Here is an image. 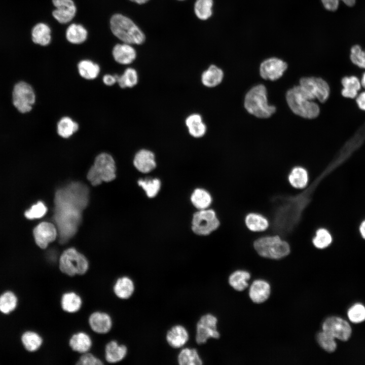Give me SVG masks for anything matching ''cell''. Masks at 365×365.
Listing matches in <instances>:
<instances>
[{"label":"cell","instance_id":"3","mask_svg":"<svg viewBox=\"0 0 365 365\" xmlns=\"http://www.w3.org/2000/svg\"><path fill=\"white\" fill-rule=\"evenodd\" d=\"M110 27L113 33L124 43L140 45L145 41V35L140 28L122 14H116L111 17Z\"/></svg>","mask_w":365,"mask_h":365},{"label":"cell","instance_id":"7","mask_svg":"<svg viewBox=\"0 0 365 365\" xmlns=\"http://www.w3.org/2000/svg\"><path fill=\"white\" fill-rule=\"evenodd\" d=\"M35 102V92L29 83L20 81L14 84L12 91V103L19 113L30 112Z\"/></svg>","mask_w":365,"mask_h":365},{"label":"cell","instance_id":"11","mask_svg":"<svg viewBox=\"0 0 365 365\" xmlns=\"http://www.w3.org/2000/svg\"><path fill=\"white\" fill-rule=\"evenodd\" d=\"M322 328V331L343 341H347L352 333L351 327L348 322L337 316L327 318L323 322Z\"/></svg>","mask_w":365,"mask_h":365},{"label":"cell","instance_id":"37","mask_svg":"<svg viewBox=\"0 0 365 365\" xmlns=\"http://www.w3.org/2000/svg\"><path fill=\"white\" fill-rule=\"evenodd\" d=\"M115 75L117 83L121 88H132L138 83V74L133 68H126L121 75Z\"/></svg>","mask_w":365,"mask_h":365},{"label":"cell","instance_id":"24","mask_svg":"<svg viewBox=\"0 0 365 365\" xmlns=\"http://www.w3.org/2000/svg\"><path fill=\"white\" fill-rule=\"evenodd\" d=\"M21 343L24 349L28 352L39 350L43 343V339L38 332L32 330L24 331L20 337Z\"/></svg>","mask_w":365,"mask_h":365},{"label":"cell","instance_id":"39","mask_svg":"<svg viewBox=\"0 0 365 365\" xmlns=\"http://www.w3.org/2000/svg\"><path fill=\"white\" fill-rule=\"evenodd\" d=\"M213 0H196L194 5V11L196 16L200 19L205 20L212 15Z\"/></svg>","mask_w":365,"mask_h":365},{"label":"cell","instance_id":"27","mask_svg":"<svg viewBox=\"0 0 365 365\" xmlns=\"http://www.w3.org/2000/svg\"><path fill=\"white\" fill-rule=\"evenodd\" d=\"M176 361L179 365H202L203 361L198 350L195 348H182L176 357Z\"/></svg>","mask_w":365,"mask_h":365},{"label":"cell","instance_id":"34","mask_svg":"<svg viewBox=\"0 0 365 365\" xmlns=\"http://www.w3.org/2000/svg\"><path fill=\"white\" fill-rule=\"evenodd\" d=\"M250 278V274L249 272L243 270H237L230 275L228 283L235 290L241 291L248 286L247 281Z\"/></svg>","mask_w":365,"mask_h":365},{"label":"cell","instance_id":"13","mask_svg":"<svg viewBox=\"0 0 365 365\" xmlns=\"http://www.w3.org/2000/svg\"><path fill=\"white\" fill-rule=\"evenodd\" d=\"M33 234L37 245L42 249H45L50 242L55 240L57 230L52 223L42 222L34 228Z\"/></svg>","mask_w":365,"mask_h":365},{"label":"cell","instance_id":"12","mask_svg":"<svg viewBox=\"0 0 365 365\" xmlns=\"http://www.w3.org/2000/svg\"><path fill=\"white\" fill-rule=\"evenodd\" d=\"M287 68V63L275 57L263 61L260 66V74L265 80L275 81L282 76Z\"/></svg>","mask_w":365,"mask_h":365},{"label":"cell","instance_id":"15","mask_svg":"<svg viewBox=\"0 0 365 365\" xmlns=\"http://www.w3.org/2000/svg\"><path fill=\"white\" fill-rule=\"evenodd\" d=\"M88 323L93 332L101 335L108 333L113 326V320L110 315L100 311H94L90 314Z\"/></svg>","mask_w":365,"mask_h":365},{"label":"cell","instance_id":"14","mask_svg":"<svg viewBox=\"0 0 365 365\" xmlns=\"http://www.w3.org/2000/svg\"><path fill=\"white\" fill-rule=\"evenodd\" d=\"M56 9L52 12L54 18L60 23H67L75 17L77 8L72 0H52Z\"/></svg>","mask_w":365,"mask_h":365},{"label":"cell","instance_id":"43","mask_svg":"<svg viewBox=\"0 0 365 365\" xmlns=\"http://www.w3.org/2000/svg\"><path fill=\"white\" fill-rule=\"evenodd\" d=\"M347 315L352 322H361L365 320V307L360 303L355 304L348 309Z\"/></svg>","mask_w":365,"mask_h":365},{"label":"cell","instance_id":"47","mask_svg":"<svg viewBox=\"0 0 365 365\" xmlns=\"http://www.w3.org/2000/svg\"><path fill=\"white\" fill-rule=\"evenodd\" d=\"M339 1H343L348 6H353L355 0H321L324 8L329 11H334L338 9Z\"/></svg>","mask_w":365,"mask_h":365},{"label":"cell","instance_id":"20","mask_svg":"<svg viewBox=\"0 0 365 365\" xmlns=\"http://www.w3.org/2000/svg\"><path fill=\"white\" fill-rule=\"evenodd\" d=\"M271 287L267 281L258 279L251 284L249 290V296L253 302L260 304L265 302L269 297Z\"/></svg>","mask_w":365,"mask_h":365},{"label":"cell","instance_id":"8","mask_svg":"<svg viewBox=\"0 0 365 365\" xmlns=\"http://www.w3.org/2000/svg\"><path fill=\"white\" fill-rule=\"evenodd\" d=\"M218 319L214 314L207 313L200 316L195 326V342L203 345L208 340L218 339L221 337L217 329Z\"/></svg>","mask_w":365,"mask_h":365},{"label":"cell","instance_id":"46","mask_svg":"<svg viewBox=\"0 0 365 365\" xmlns=\"http://www.w3.org/2000/svg\"><path fill=\"white\" fill-rule=\"evenodd\" d=\"M102 361L89 351L81 354L76 362L77 365H101Z\"/></svg>","mask_w":365,"mask_h":365},{"label":"cell","instance_id":"30","mask_svg":"<svg viewBox=\"0 0 365 365\" xmlns=\"http://www.w3.org/2000/svg\"><path fill=\"white\" fill-rule=\"evenodd\" d=\"M78 123L71 118L64 116L60 119L57 123V132L63 138H68L79 130Z\"/></svg>","mask_w":365,"mask_h":365},{"label":"cell","instance_id":"40","mask_svg":"<svg viewBox=\"0 0 365 365\" xmlns=\"http://www.w3.org/2000/svg\"><path fill=\"white\" fill-rule=\"evenodd\" d=\"M335 338L329 333L322 331L317 334L316 340L319 346L327 352H333L337 348Z\"/></svg>","mask_w":365,"mask_h":365},{"label":"cell","instance_id":"22","mask_svg":"<svg viewBox=\"0 0 365 365\" xmlns=\"http://www.w3.org/2000/svg\"><path fill=\"white\" fill-rule=\"evenodd\" d=\"M112 54L115 60L122 65L131 63L136 57L135 49L130 44H118L113 48Z\"/></svg>","mask_w":365,"mask_h":365},{"label":"cell","instance_id":"1","mask_svg":"<svg viewBox=\"0 0 365 365\" xmlns=\"http://www.w3.org/2000/svg\"><path fill=\"white\" fill-rule=\"evenodd\" d=\"M313 99L314 97L300 85L289 89L286 93V102L290 109L304 118L312 119L319 115V107Z\"/></svg>","mask_w":365,"mask_h":365},{"label":"cell","instance_id":"9","mask_svg":"<svg viewBox=\"0 0 365 365\" xmlns=\"http://www.w3.org/2000/svg\"><path fill=\"white\" fill-rule=\"evenodd\" d=\"M219 225L220 222L213 210H200L193 215L192 229L196 234L207 235L215 230Z\"/></svg>","mask_w":365,"mask_h":365},{"label":"cell","instance_id":"42","mask_svg":"<svg viewBox=\"0 0 365 365\" xmlns=\"http://www.w3.org/2000/svg\"><path fill=\"white\" fill-rule=\"evenodd\" d=\"M138 184L145 191L149 198H153L156 196L161 187V182L157 178L145 180L140 179L138 181Z\"/></svg>","mask_w":365,"mask_h":365},{"label":"cell","instance_id":"10","mask_svg":"<svg viewBox=\"0 0 365 365\" xmlns=\"http://www.w3.org/2000/svg\"><path fill=\"white\" fill-rule=\"evenodd\" d=\"M300 86L308 92L314 98L324 102L330 95V87L326 81L320 78L303 77L300 80Z\"/></svg>","mask_w":365,"mask_h":365},{"label":"cell","instance_id":"16","mask_svg":"<svg viewBox=\"0 0 365 365\" xmlns=\"http://www.w3.org/2000/svg\"><path fill=\"white\" fill-rule=\"evenodd\" d=\"M165 339L167 344L173 349L182 348L189 341L190 334L182 324H175L167 330Z\"/></svg>","mask_w":365,"mask_h":365},{"label":"cell","instance_id":"41","mask_svg":"<svg viewBox=\"0 0 365 365\" xmlns=\"http://www.w3.org/2000/svg\"><path fill=\"white\" fill-rule=\"evenodd\" d=\"M332 242V237L329 232L324 228H320L316 232L315 236L312 239V242L315 247L323 249L328 246Z\"/></svg>","mask_w":365,"mask_h":365},{"label":"cell","instance_id":"2","mask_svg":"<svg viewBox=\"0 0 365 365\" xmlns=\"http://www.w3.org/2000/svg\"><path fill=\"white\" fill-rule=\"evenodd\" d=\"M244 105L248 113L259 118H268L276 110L274 105L268 103L267 89L263 84L255 85L248 90Z\"/></svg>","mask_w":365,"mask_h":365},{"label":"cell","instance_id":"21","mask_svg":"<svg viewBox=\"0 0 365 365\" xmlns=\"http://www.w3.org/2000/svg\"><path fill=\"white\" fill-rule=\"evenodd\" d=\"M68 344L72 351L81 354L90 350L92 346V340L88 334L80 331L70 336Z\"/></svg>","mask_w":365,"mask_h":365},{"label":"cell","instance_id":"52","mask_svg":"<svg viewBox=\"0 0 365 365\" xmlns=\"http://www.w3.org/2000/svg\"><path fill=\"white\" fill-rule=\"evenodd\" d=\"M361 86L365 89V72L363 73L360 81Z\"/></svg>","mask_w":365,"mask_h":365},{"label":"cell","instance_id":"51","mask_svg":"<svg viewBox=\"0 0 365 365\" xmlns=\"http://www.w3.org/2000/svg\"><path fill=\"white\" fill-rule=\"evenodd\" d=\"M133 2L138 4H143L149 1V0H130Z\"/></svg>","mask_w":365,"mask_h":365},{"label":"cell","instance_id":"45","mask_svg":"<svg viewBox=\"0 0 365 365\" xmlns=\"http://www.w3.org/2000/svg\"><path fill=\"white\" fill-rule=\"evenodd\" d=\"M350 59L353 63L365 69V51L358 45H355L351 49Z\"/></svg>","mask_w":365,"mask_h":365},{"label":"cell","instance_id":"5","mask_svg":"<svg viewBox=\"0 0 365 365\" xmlns=\"http://www.w3.org/2000/svg\"><path fill=\"white\" fill-rule=\"evenodd\" d=\"M116 165L113 157L101 153L95 158L93 165L89 169L87 178L93 186L102 181H110L116 177Z\"/></svg>","mask_w":365,"mask_h":365},{"label":"cell","instance_id":"17","mask_svg":"<svg viewBox=\"0 0 365 365\" xmlns=\"http://www.w3.org/2000/svg\"><path fill=\"white\" fill-rule=\"evenodd\" d=\"M127 346L120 344L116 340L109 341L104 348L105 359L110 363H116L122 361L127 356Z\"/></svg>","mask_w":365,"mask_h":365},{"label":"cell","instance_id":"53","mask_svg":"<svg viewBox=\"0 0 365 365\" xmlns=\"http://www.w3.org/2000/svg\"><path fill=\"white\" fill-rule=\"evenodd\" d=\"M180 1H182V0H180Z\"/></svg>","mask_w":365,"mask_h":365},{"label":"cell","instance_id":"50","mask_svg":"<svg viewBox=\"0 0 365 365\" xmlns=\"http://www.w3.org/2000/svg\"><path fill=\"white\" fill-rule=\"evenodd\" d=\"M360 232L362 237L365 239V221H364L360 226Z\"/></svg>","mask_w":365,"mask_h":365},{"label":"cell","instance_id":"35","mask_svg":"<svg viewBox=\"0 0 365 365\" xmlns=\"http://www.w3.org/2000/svg\"><path fill=\"white\" fill-rule=\"evenodd\" d=\"M88 32L85 27L81 24L73 23L66 29V38L67 41L74 44H80L84 42L87 38Z\"/></svg>","mask_w":365,"mask_h":365},{"label":"cell","instance_id":"49","mask_svg":"<svg viewBox=\"0 0 365 365\" xmlns=\"http://www.w3.org/2000/svg\"><path fill=\"white\" fill-rule=\"evenodd\" d=\"M356 103L360 109L365 111V91L356 96Z\"/></svg>","mask_w":365,"mask_h":365},{"label":"cell","instance_id":"19","mask_svg":"<svg viewBox=\"0 0 365 365\" xmlns=\"http://www.w3.org/2000/svg\"><path fill=\"white\" fill-rule=\"evenodd\" d=\"M135 284L129 276H122L117 279L113 287L115 295L121 300L130 298L135 291Z\"/></svg>","mask_w":365,"mask_h":365},{"label":"cell","instance_id":"29","mask_svg":"<svg viewBox=\"0 0 365 365\" xmlns=\"http://www.w3.org/2000/svg\"><path fill=\"white\" fill-rule=\"evenodd\" d=\"M224 78L223 71L215 65H211L201 75V82L207 87L218 85Z\"/></svg>","mask_w":365,"mask_h":365},{"label":"cell","instance_id":"25","mask_svg":"<svg viewBox=\"0 0 365 365\" xmlns=\"http://www.w3.org/2000/svg\"><path fill=\"white\" fill-rule=\"evenodd\" d=\"M189 134L195 138L203 137L206 132L207 127L203 122L202 118L198 114H193L189 116L185 121Z\"/></svg>","mask_w":365,"mask_h":365},{"label":"cell","instance_id":"4","mask_svg":"<svg viewBox=\"0 0 365 365\" xmlns=\"http://www.w3.org/2000/svg\"><path fill=\"white\" fill-rule=\"evenodd\" d=\"M253 247L260 256L275 260L287 256L290 251L288 243L279 235L260 237L254 241Z\"/></svg>","mask_w":365,"mask_h":365},{"label":"cell","instance_id":"33","mask_svg":"<svg viewBox=\"0 0 365 365\" xmlns=\"http://www.w3.org/2000/svg\"><path fill=\"white\" fill-rule=\"evenodd\" d=\"M288 181L294 188L299 189L305 188L308 182L307 171L303 167L296 166L293 168L288 175Z\"/></svg>","mask_w":365,"mask_h":365},{"label":"cell","instance_id":"6","mask_svg":"<svg viewBox=\"0 0 365 365\" xmlns=\"http://www.w3.org/2000/svg\"><path fill=\"white\" fill-rule=\"evenodd\" d=\"M59 270L70 277L85 274L89 268L86 257L74 248L65 250L61 254L58 263Z\"/></svg>","mask_w":365,"mask_h":365},{"label":"cell","instance_id":"28","mask_svg":"<svg viewBox=\"0 0 365 365\" xmlns=\"http://www.w3.org/2000/svg\"><path fill=\"white\" fill-rule=\"evenodd\" d=\"M18 298L15 293L7 290L0 294V313L9 315L13 312L18 305Z\"/></svg>","mask_w":365,"mask_h":365},{"label":"cell","instance_id":"31","mask_svg":"<svg viewBox=\"0 0 365 365\" xmlns=\"http://www.w3.org/2000/svg\"><path fill=\"white\" fill-rule=\"evenodd\" d=\"M80 76L87 80H93L98 76L100 68L99 65L90 60H82L77 65Z\"/></svg>","mask_w":365,"mask_h":365},{"label":"cell","instance_id":"36","mask_svg":"<svg viewBox=\"0 0 365 365\" xmlns=\"http://www.w3.org/2000/svg\"><path fill=\"white\" fill-rule=\"evenodd\" d=\"M245 223L247 228L253 232L265 231L269 226V222L266 218L256 213L248 214L245 217Z\"/></svg>","mask_w":365,"mask_h":365},{"label":"cell","instance_id":"44","mask_svg":"<svg viewBox=\"0 0 365 365\" xmlns=\"http://www.w3.org/2000/svg\"><path fill=\"white\" fill-rule=\"evenodd\" d=\"M47 208L42 202H38L36 204L31 206L24 213L26 218L29 220L39 218L43 216L46 213Z\"/></svg>","mask_w":365,"mask_h":365},{"label":"cell","instance_id":"23","mask_svg":"<svg viewBox=\"0 0 365 365\" xmlns=\"http://www.w3.org/2000/svg\"><path fill=\"white\" fill-rule=\"evenodd\" d=\"M82 304L81 297L75 291H66L61 296L60 305L62 309L65 312L75 313L78 312L81 309Z\"/></svg>","mask_w":365,"mask_h":365},{"label":"cell","instance_id":"18","mask_svg":"<svg viewBox=\"0 0 365 365\" xmlns=\"http://www.w3.org/2000/svg\"><path fill=\"white\" fill-rule=\"evenodd\" d=\"M133 164L136 169L143 173H148L156 166L154 154L150 150L142 149L135 155Z\"/></svg>","mask_w":365,"mask_h":365},{"label":"cell","instance_id":"48","mask_svg":"<svg viewBox=\"0 0 365 365\" xmlns=\"http://www.w3.org/2000/svg\"><path fill=\"white\" fill-rule=\"evenodd\" d=\"M102 82L104 85L111 86L117 83L116 75L106 74L102 78Z\"/></svg>","mask_w":365,"mask_h":365},{"label":"cell","instance_id":"38","mask_svg":"<svg viewBox=\"0 0 365 365\" xmlns=\"http://www.w3.org/2000/svg\"><path fill=\"white\" fill-rule=\"evenodd\" d=\"M191 200L197 208L206 209L211 204L212 198L209 193L202 189H196L191 197Z\"/></svg>","mask_w":365,"mask_h":365},{"label":"cell","instance_id":"26","mask_svg":"<svg viewBox=\"0 0 365 365\" xmlns=\"http://www.w3.org/2000/svg\"><path fill=\"white\" fill-rule=\"evenodd\" d=\"M51 29L45 23H38L32 28L31 36L32 42L42 46L48 45L51 40Z\"/></svg>","mask_w":365,"mask_h":365},{"label":"cell","instance_id":"32","mask_svg":"<svg viewBox=\"0 0 365 365\" xmlns=\"http://www.w3.org/2000/svg\"><path fill=\"white\" fill-rule=\"evenodd\" d=\"M343 88L342 95L346 98H354L356 97L358 92L361 88V83L355 76L345 77L341 81Z\"/></svg>","mask_w":365,"mask_h":365}]
</instances>
